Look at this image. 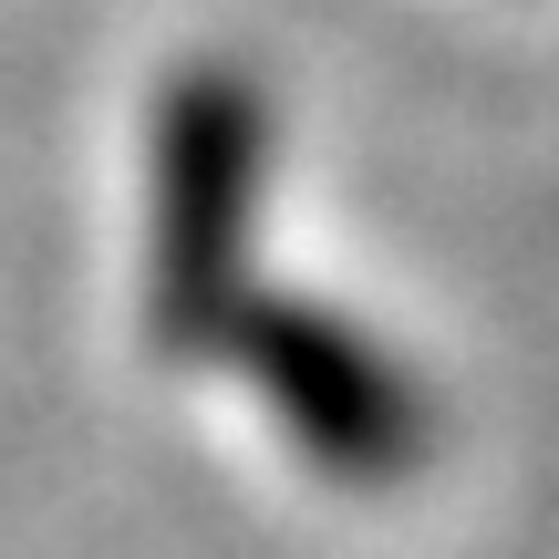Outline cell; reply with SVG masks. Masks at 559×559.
Here are the masks:
<instances>
[{
  "instance_id": "1",
  "label": "cell",
  "mask_w": 559,
  "mask_h": 559,
  "mask_svg": "<svg viewBox=\"0 0 559 559\" xmlns=\"http://www.w3.org/2000/svg\"><path fill=\"white\" fill-rule=\"evenodd\" d=\"M260 156L270 115L228 62L166 83L156 104V218H145V342L207 353L249 300V228H260Z\"/></svg>"
},
{
  "instance_id": "2",
  "label": "cell",
  "mask_w": 559,
  "mask_h": 559,
  "mask_svg": "<svg viewBox=\"0 0 559 559\" xmlns=\"http://www.w3.org/2000/svg\"><path fill=\"white\" fill-rule=\"evenodd\" d=\"M218 342L239 353L249 394L280 415V436H290L332 487H404V477H425L436 415H425V394L404 383V362L383 353V342H362L342 311L249 290Z\"/></svg>"
}]
</instances>
